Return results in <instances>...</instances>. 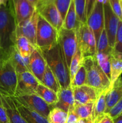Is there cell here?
<instances>
[{
    "instance_id": "obj_29",
    "label": "cell",
    "mask_w": 122,
    "mask_h": 123,
    "mask_svg": "<svg viewBox=\"0 0 122 123\" xmlns=\"http://www.w3.org/2000/svg\"><path fill=\"white\" fill-rule=\"evenodd\" d=\"M94 102H89L85 104H74L73 110L78 118H86L92 117Z\"/></svg>"
},
{
    "instance_id": "obj_2",
    "label": "cell",
    "mask_w": 122,
    "mask_h": 123,
    "mask_svg": "<svg viewBox=\"0 0 122 123\" xmlns=\"http://www.w3.org/2000/svg\"><path fill=\"white\" fill-rule=\"evenodd\" d=\"M46 63L55 74L61 88L71 86L69 69L59 43L49 49L41 50Z\"/></svg>"
},
{
    "instance_id": "obj_14",
    "label": "cell",
    "mask_w": 122,
    "mask_h": 123,
    "mask_svg": "<svg viewBox=\"0 0 122 123\" xmlns=\"http://www.w3.org/2000/svg\"><path fill=\"white\" fill-rule=\"evenodd\" d=\"M17 25L29 20L37 8L28 0H11Z\"/></svg>"
},
{
    "instance_id": "obj_22",
    "label": "cell",
    "mask_w": 122,
    "mask_h": 123,
    "mask_svg": "<svg viewBox=\"0 0 122 123\" xmlns=\"http://www.w3.org/2000/svg\"><path fill=\"white\" fill-rule=\"evenodd\" d=\"M14 46L20 55L23 58H29L33 50L37 48L23 36L16 37Z\"/></svg>"
},
{
    "instance_id": "obj_43",
    "label": "cell",
    "mask_w": 122,
    "mask_h": 123,
    "mask_svg": "<svg viewBox=\"0 0 122 123\" xmlns=\"http://www.w3.org/2000/svg\"><path fill=\"white\" fill-rule=\"evenodd\" d=\"M75 123H93L92 117L86 118H79Z\"/></svg>"
},
{
    "instance_id": "obj_37",
    "label": "cell",
    "mask_w": 122,
    "mask_h": 123,
    "mask_svg": "<svg viewBox=\"0 0 122 123\" xmlns=\"http://www.w3.org/2000/svg\"><path fill=\"white\" fill-rule=\"evenodd\" d=\"M109 3L112 12L120 20H122V8L120 0H109Z\"/></svg>"
},
{
    "instance_id": "obj_39",
    "label": "cell",
    "mask_w": 122,
    "mask_h": 123,
    "mask_svg": "<svg viewBox=\"0 0 122 123\" xmlns=\"http://www.w3.org/2000/svg\"><path fill=\"white\" fill-rule=\"evenodd\" d=\"M93 123H114V120L108 114H104L93 120Z\"/></svg>"
},
{
    "instance_id": "obj_44",
    "label": "cell",
    "mask_w": 122,
    "mask_h": 123,
    "mask_svg": "<svg viewBox=\"0 0 122 123\" xmlns=\"http://www.w3.org/2000/svg\"><path fill=\"white\" fill-rule=\"evenodd\" d=\"M8 56H7V54L4 52V51L2 50L1 46H0V62L4 61V60H8Z\"/></svg>"
},
{
    "instance_id": "obj_38",
    "label": "cell",
    "mask_w": 122,
    "mask_h": 123,
    "mask_svg": "<svg viewBox=\"0 0 122 123\" xmlns=\"http://www.w3.org/2000/svg\"><path fill=\"white\" fill-rule=\"evenodd\" d=\"M122 114V98L118 101L108 113L112 119H115Z\"/></svg>"
},
{
    "instance_id": "obj_21",
    "label": "cell",
    "mask_w": 122,
    "mask_h": 123,
    "mask_svg": "<svg viewBox=\"0 0 122 123\" xmlns=\"http://www.w3.org/2000/svg\"><path fill=\"white\" fill-rule=\"evenodd\" d=\"M8 60L15 69L17 74L25 72H30L29 69V58H23L17 51L15 46H14L10 51Z\"/></svg>"
},
{
    "instance_id": "obj_36",
    "label": "cell",
    "mask_w": 122,
    "mask_h": 123,
    "mask_svg": "<svg viewBox=\"0 0 122 123\" xmlns=\"http://www.w3.org/2000/svg\"><path fill=\"white\" fill-rule=\"evenodd\" d=\"M72 0H54L53 2L56 6L63 21H64L68 11Z\"/></svg>"
},
{
    "instance_id": "obj_15",
    "label": "cell",
    "mask_w": 122,
    "mask_h": 123,
    "mask_svg": "<svg viewBox=\"0 0 122 123\" xmlns=\"http://www.w3.org/2000/svg\"><path fill=\"white\" fill-rule=\"evenodd\" d=\"M74 94V104H85L94 102L102 91H100L88 85L72 88Z\"/></svg>"
},
{
    "instance_id": "obj_46",
    "label": "cell",
    "mask_w": 122,
    "mask_h": 123,
    "mask_svg": "<svg viewBox=\"0 0 122 123\" xmlns=\"http://www.w3.org/2000/svg\"><path fill=\"white\" fill-rule=\"evenodd\" d=\"M47 1L48 0H38V5H37V8L45 4L47 2Z\"/></svg>"
},
{
    "instance_id": "obj_24",
    "label": "cell",
    "mask_w": 122,
    "mask_h": 123,
    "mask_svg": "<svg viewBox=\"0 0 122 123\" xmlns=\"http://www.w3.org/2000/svg\"><path fill=\"white\" fill-rule=\"evenodd\" d=\"M81 23L78 20L73 0L63 21L62 28L69 30H77Z\"/></svg>"
},
{
    "instance_id": "obj_27",
    "label": "cell",
    "mask_w": 122,
    "mask_h": 123,
    "mask_svg": "<svg viewBox=\"0 0 122 123\" xmlns=\"http://www.w3.org/2000/svg\"><path fill=\"white\" fill-rule=\"evenodd\" d=\"M111 53L96 52V59L98 64L111 81Z\"/></svg>"
},
{
    "instance_id": "obj_4",
    "label": "cell",
    "mask_w": 122,
    "mask_h": 123,
    "mask_svg": "<svg viewBox=\"0 0 122 123\" xmlns=\"http://www.w3.org/2000/svg\"><path fill=\"white\" fill-rule=\"evenodd\" d=\"M59 32L39 14L36 44L40 50L49 49L58 43Z\"/></svg>"
},
{
    "instance_id": "obj_10",
    "label": "cell",
    "mask_w": 122,
    "mask_h": 123,
    "mask_svg": "<svg viewBox=\"0 0 122 123\" xmlns=\"http://www.w3.org/2000/svg\"><path fill=\"white\" fill-rule=\"evenodd\" d=\"M86 24L93 32L98 43L104 29V10L102 3L96 1L90 15L87 18Z\"/></svg>"
},
{
    "instance_id": "obj_33",
    "label": "cell",
    "mask_w": 122,
    "mask_h": 123,
    "mask_svg": "<svg viewBox=\"0 0 122 123\" xmlns=\"http://www.w3.org/2000/svg\"><path fill=\"white\" fill-rule=\"evenodd\" d=\"M82 60V55H81V53L80 52V48H79L78 45L77 50L76 53H75V55L73 56L72 59L70 66H69V68L71 83L73 79H74V76H75V74H76L77 72L78 69L79 67H80V64H81Z\"/></svg>"
},
{
    "instance_id": "obj_34",
    "label": "cell",
    "mask_w": 122,
    "mask_h": 123,
    "mask_svg": "<svg viewBox=\"0 0 122 123\" xmlns=\"http://www.w3.org/2000/svg\"><path fill=\"white\" fill-rule=\"evenodd\" d=\"M78 20L82 24H86V0H73Z\"/></svg>"
},
{
    "instance_id": "obj_18",
    "label": "cell",
    "mask_w": 122,
    "mask_h": 123,
    "mask_svg": "<svg viewBox=\"0 0 122 123\" xmlns=\"http://www.w3.org/2000/svg\"><path fill=\"white\" fill-rule=\"evenodd\" d=\"M122 98V76L120 77L109 90L106 95V109L108 114L110 109Z\"/></svg>"
},
{
    "instance_id": "obj_19",
    "label": "cell",
    "mask_w": 122,
    "mask_h": 123,
    "mask_svg": "<svg viewBox=\"0 0 122 123\" xmlns=\"http://www.w3.org/2000/svg\"><path fill=\"white\" fill-rule=\"evenodd\" d=\"M58 101L54 106V108H57L68 112L69 110L74 106V101L73 90L71 86L66 88H61L58 92Z\"/></svg>"
},
{
    "instance_id": "obj_23",
    "label": "cell",
    "mask_w": 122,
    "mask_h": 123,
    "mask_svg": "<svg viewBox=\"0 0 122 123\" xmlns=\"http://www.w3.org/2000/svg\"><path fill=\"white\" fill-rule=\"evenodd\" d=\"M35 94L43 98L47 104L53 107L58 101L57 94L41 83L38 84L36 89Z\"/></svg>"
},
{
    "instance_id": "obj_40",
    "label": "cell",
    "mask_w": 122,
    "mask_h": 123,
    "mask_svg": "<svg viewBox=\"0 0 122 123\" xmlns=\"http://www.w3.org/2000/svg\"><path fill=\"white\" fill-rule=\"evenodd\" d=\"M97 0H86V19L89 17L94 8Z\"/></svg>"
},
{
    "instance_id": "obj_47",
    "label": "cell",
    "mask_w": 122,
    "mask_h": 123,
    "mask_svg": "<svg viewBox=\"0 0 122 123\" xmlns=\"http://www.w3.org/2000/svg\"><path fill=\"white\" fill-rule=\"evenodd\" d=\"M28 1L37 8V5H38V0H28Z\"/></svg>"
},
{
    "instance_id": "obj_42",
    "label": "cell",
    "mask_w": 122,
    "mask_h": 123,
    "mask_svg": "<svg viewBox=\"0 0 122 123\" xmlns=\"http://www.w3.org/2000/svg\"><path fill=\"white\" fill-rule=\"evenodd\" d=\"M73 108L69 109V111H68L67 123H75L79 119L77 115L74 112V110H73Z\"/></svg>"
},
{
    "instance_id": "obj_20",
    "label": "cell",
    "mask_w": 122,
    "mask_h": 123,
    "mask_svg": "<svg viewBox=\"0 0 122 123\" xmlns=\"http://www.w3.org/2000/svg\"><path fill=\"white\" fill-rule=\"evenodd\" d=\"M13 97V101L16 105L17 109L22 115L24 120L27 123H49L47 119L44 117L37 112L31 110L23 105L18 102L14 97Z\"/></svg>"
},
{
    "instance_id": "obj_28",
    "label": "cell",
    "mask_w": 122,
    "mask_h": 123,
    "mask_svg": "<svg viewBox=\"0 0 122 123\" xmlns=\"http://www.w3.org/2000/svg\"><path fill=\"white\" fill-rule=\"evenodd\" d=\"M111 86H112L114 83L120 77L122 74V60L112 56L111 54Z\"/></svg>"
},
{
    "instance_id": "obj_41",
    "label": "cell",
    "mask_w": 122,
    "mask_h": 123,
    "mask_svg": "<svg viewBox=\"0 0 122 123\" xmlns=\"http://www.w3.org/2000/svg\"><path fill=\"white\" fill-rule=\"evenodd\" d=\"M0 123H10L6 109L2 104L0 105Z\"/></svg>"
},
{
    "instance_id": "obj_13",
    "label": "cell",
    "mask_w": 122,
    "mask_h": 123,
    "mask_svg": "<svg viewBox=\"0 0 122 123\" xmlns=\"http://www.w3.org/2000/svg\"><path fill=\"white\" fill-rule=\"evenodd\" d=\"M38 13L47 22L59 31L63 26V21L53 2L46 4L37 8Z\"/></svg>"
},
{
    "instance_id": "obj_32",
    "label": "cell",
    "mask_w": 122,
    "mask_h": 123,
    "mask_svg": "<svg viewBox=\"0 0 122 123\" xmlns=\"http://www.w3.org/2000/svg\"><path fill=\"white\" fill-rule=\"evenodd\" d=\"M86 80H87V73H86V70L84 66L83 61L82 60L81 64H80L72 81L71 83V88H74L86 85Z\"/></svg>"
},
{
    "instance_id": "obj_31",
    "label": "cell",
    "mask_w": 122,
    "mask_h": 123,
    "mask_svg": "<svg viewBox=\"0 0 122 123\" xmlns=\"http://www.w3.org/2000/svg\"><path fill=\"white\" fill-rule=\"evenodd\" d=\"M111 54L115 57L122 60V20L119 21L114 46Z\"/></svg>"
},
{
    "instance_id": "obj_25",
    "label": "cell",
    "mask_w": 122,
    "mask_h": 123,
    "mask_svg": "<svg viewBox=\"0 0 122 123\" xmlns=\"http://www.w3.org/2000/svg\"><path fill=\"white\" fill-rule=\"evenodd\" d=\"M41 84L44 85L46 87L51 89L56 93H57L61 88L55 74L51 72L47 64L45 72L43 75V80Z\"/></svg>"
},
{
    "instance_id": "obj_52",
    "label": "cell",
    "mask_w": 122,
    "mask_h": 123,
    "mask_svg": "<svg viewBox=\"0 0 122 123\" xmlns=\"http://www.w3.org/2000/svg\"><path fill=\"white\" fill-rule=\"evenodd\" d=\"M121 115H122V114H121Z\"/></svg>"
},
{
    "instance_id": "obj_12",
    "label": "cell",
    "mask_w": 122,
    "mask_h": 123,
    "mask_svg": "<svg viewBox=\"0 0 122 123\" xmlns=\"http://www.w3.org/2000/svg\"><path fill=\"white\" fill-rule=\"evenodd\" d=\"M38 16H39V13L38 10L36 9L29 20L20 25H17L16 31V37L19 36H23L26 37L35 48H37L36 36H37Z\"/></svg>"
},
{
    "instance_id": "obj_48",
    "label": "cell",
    "mask_w": 122,
    "mask_h": 123,
    "mask_svg": "<svg viewBox=\"0 0 122 123\" xmlns=\"http://www.w3.org/2000/svg\"><path fill=\"white\" fill-rule=\"evenodd\" d=\"M8 1V0H0V6H2V5L7 4Z\"/></svg>"
},
{
    "instance_id": "obj_30",
    "label": "cell",
    "mask_w": 122,
    "mask_h": 123,
    "mask_svg": "<svg viewBox=\"0 0 122 123\" xmlns=\"http://www.w3.org/2000/svg\"><path fill=\"white\" fill-rule=\"evenodd\" d=\"M68 112L57 108H53L48 115L49 123H67Z\"/></svg>"
},
{
    "instance_id": "obj_7",
    "label": "cell",
    "mask_w": 122,
    "mask_h": 123,
    "mask_svg": "<svg viewBox=\"0 0 122 123\" xmlns=\"http://www.w3.org/2000/svg\"><path fill=\"white\" fill-rule=\"evenodd\" d=\"M78 45L83 58L95 56L97 43L92 30L87 24H82L77 30Z\"/></svg>"
},
{
    "instance_id": "obj_5",
    "label": "cell",
    "mask_w": 122,
    "mask_h": 123,
    "mask_svg": "<svg viewBox=\"0 0 122 123\" xmlns=\"http://www.w3.org/2000/svg\"><path fill=\"white\" fill-rule=\"evenodd\" d=\"M17 74L10 60L0 62V93L14 97L16 92Z\"/></svg>"
},
{
    "instance_id": "obj_50",
    "label": "cell",
    "mask_w": 122,
    "mask_h": 123,
    "mask_svg": "<svg viewBox=\"0 0 122 123\" xmlns=\"http://www.w3.org/2000/svg\"><path fill=\"white\" fill-rule=\"evenodd\" d=\"M120 1L121 6H122V0H120Z\"/></svg>"
},
{
    "instance_id": "obj_6",
    "label": "cell",
    "mask_w": 122,
    "mask_h": 123,
    "mask_svg": "<svg viewBox=\"0 0 122 123\" xmlns=\"http://www.w3.org/2000/svg\"><path fill=\"white\" fill-rule=\"evenodd\" d=\"M58 43L61 48L65 61L69 69L73 56L78 48L76 30H69L62 28L59 31Z\"/></svg>"
},
{
    "instance_id": "obj_45",
    "label": "cell",
    "mask_w": 122,
    "mask_h": 123,
    "mask_svg": "<svg viewBox=\"0 0 122 123\" xmlns=\"http://www.w3.org/2000/svg\"><path fill=\"white\" fill-rule=\"evenodd\" d=\"M114 123H122V115H120L116 118L114 119Z\"/></svg>"
},
{
    "instance_id": "obj_9",
    "label": "cell",
    "mask_w": 122,
    "mask_h": 123,
    "mask_svg": "<svg viewBox=\"0 0 122 123\" xmlns=\"http://www.w3.org/2000/svg\"><path fill=\"white\" fill-rule=\"evenodd\" d=\"M104 29L107 35L109 45L112 49L114 46L120 19L112 12L109 1L104 4Z\"/></svg>"
},
{
    "instance_id": "obj_1",
    "label": "cell",
    "mask_w": 122,
    "mask_h": 123,
    "mask_svg": "<svg viewBox=\"0 0 122 123\" xmlns=\"http://www.w3.org/2000/svg\"><path fill=\"white\" fill-rule=\"evenodd\" d=\"M17 24L11 0L0 6V46L8 56L15 44Z\"/></svg>"
},
{
    "instance_id": "obj_26",
    "label": "cell",
    "mask_w": 122,
    "mask_h": 123,
    "mask_svg": "<svg viewBox=\"0 0 122 123\" xmlns=\"http://www.w3.org/2000/svg\"><path fill=\"white\" fill-rule=\"evenodd\" d=\"M109 90L102 91L94 103L92 113L93 121L105 114L106 109V95Z\"/></svg>"
},
{
    "instance_id": "obj_49",
    "label": "cell",
    "mask_w": 122,
    "mask_h": 123,
    "mask_svg": "<svg viewBox=\"0 0 122 123\" xmlns=\"http://www.w3.org/2000/svg\"><path fill=\"white\" fill-rule=\"evenodd\" d=\"M54 1V0H48L47 2H46V3L45 4H49V3H51V2H53Z\"/></svg>"
},
{
    "instance_id": "obj_51",
    "label": "cell",
    "mask_w": 122,
    "mask_h": 123,
    "mask_svg": "<svg viewBox=\"0 0 122 123\" xmlns=\"http://www.w3.org/2000/svg\"><path fill=\"white\" fill-rule=\"evenodd\" d=\"M0 105H1V99H0Z\"/></svg>"
},
{
    "instance_id": "obj_8",
    "label": "cell",
    "mask_w": 122,
    "mask_h": 123,
    "mask_svg": "<svg viewBox=\"0 0 122 123\" xmlns=\"http://www.w3.org/2000/svg\"><path fill=\"white\" fill-rule=\"evenodd\" d=\"M17 100L31 110L37 112L45 118H47L50 111L54 108L49 105L37 94L22 95L14 97Z\"/></svg>"
},
{
    "instance_id": "obj_17",
    "label": "cell",
    "mask_w": 122,
    "mask_h": 123,
    "mask_svg": "<svg viewBox=\"0 0 122 123\" xmlns=\"http://www.w3.org/2000/svg\"><path fill=\"white\" fill-rule=\"evenodd\" d=\"M1 104L5 108L10 123H27L17 109L13 97L0 93Z\"/></svg>"
},
{
    "instance_id": "obj_35",
    "label": "cell",
    "mask_w": 122,
    "mask_h": 123,
    "mask_svg": "<svg viewBox=\"0 0 122 123\" xmlns=\"http://www.w3.org/2000/svg\"><path fill=\"white\" fill-rule=\"evenodd\" d=\"M112 48L109 45L107 35H106L105 29H104L100 37H99L98 43H97L96 52L111 53L112 51Z\"/></svg>"
},
{
    "instance_id": "obj_16",
    "label": "cell",
    "mask_w": 122,
    "mask_h": 123,
    "mask_svg": "<svg viewBox=\"0 0 122 123\" xmlns=\"http://www.w3.org/2000/svg\"><path fill=\"white\" fill-rule=\"evenodd\" d=\"M47 63L41 50L35 48L29 57V69L30 72L41 83Z\"/></svg>"
},
{
    "instance_id": "obj_11",
    "label": "cell",
    "mask_w": 122,
    "mask_h": 123,
    "mask_svg": "<svg viewBox=\"0 0 122 123\" xmlns=\"http://www.w3.org/2000/svg\"><path fill=\"white\" fill-rule=\"evenodd\" d=\"M39 82L30 72L17 74L16 92L14 97L35 93Z\"/></svg>"
},
{
    "instance_id": "obj_3",
    "label": "cell",
    "mask_w": 122,
    "mask_h": 123,
    "mask_svg": "<svg viewBox=\"0 0 122 123\" xmlns=\"http://www.w3.org/2000/svg\"><path fill=\"white\" fill-rule=\"evenodd\" d=\"M83 61L87 73L86 85L100 91L110 90L111 81L99 66L95 56L83 58Z\"/></svg>"
}]
</instances>
